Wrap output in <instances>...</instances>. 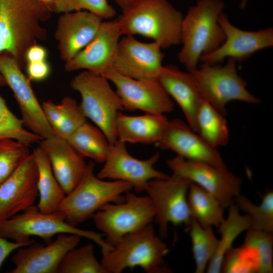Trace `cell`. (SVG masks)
I'll return each instance as SVG.
<instances>
[{
	"label": "cell",
	"instance_id": "cell-25",
	"mask_svg": "<svg viewBox=\"0 0 273 273\" xmlns=\"http://www.w3.org/2000/svg\"><path fill=\"white\" fill-rule=\"evenodd\" d=\"M32 154L38 172L39 200L37 207L43 213L55 212L66 194L53 173L48 157L39 146L33 149Z\"/></svg>",
	"mask_w": 273,
	"mask_h": 273
},
{
	"label": "cell",
	"instance_id": "cell-40",
	"mask_svg": "<svg viewBox=\"0 0 273 273\" xmlns=\"http://www.w3.org/2000/svg\"><path fill=\"white\" fill-rule=\"evenodd\" d=\"M30 242H10L0 235V268L7 257L14 250L24 247L33 243Z\"/></svg>",
	"mask_w": 273,
	"mask_h": 273
},
{
	"label": "cell",
	"instance_id": "cell-37",
	"mask_svg": "<svg viewBox=\"0 0 273 273\" xmlns=\"http://www.w3.org/2000/svg\"><path fill=\"white\" fill-rule=\"evenodd\" d=\"M63 112L61 120L54 130L55 136L67 140L79 126L87 121L80 105L73 98L67 97L61 102Z\"/></svg>",
	"mask_w": 273,
	"mask_h": 273
},
{
	"label": "cell",
	"instance_id": "cell-29",
	"mask_svg": "<svg viewBox=\"0 0 273 273\" xmlns=\"http://www.w3.org/2000/svg\"><path fill=\"white\" fill-rule=\"evenodd\" d=\"M225 117L203 100L197 115L198 133L209 145L216 149L226 146L229 141Z\"/></svg>",
	"mask_w": 273,
	"mask_h": 273
},
{
	"label": "cell",
	"instance_id": "cell-19",
	"mask_svg": "<svg viewBox=\"0 0 273 273\" xmlns=\"http://www.w3.org/2000/svg\"><path fill=\"white\" fill-rule=\"evenodd\" d=\"M78 235L60 234L47 245L38 243L18 249L12 257L15 267L10 273H56L65 254L78 246Z\"/></svg>",
	"mask_w": 273,
	"mask_h": 273
},
{
	"label": "cell",
	"instance_id": "cell-1",
	"mask_svg": "<svg viewBox=\"0 0 273 273\" xmlns=\"http://www.w3.org/2000/svg\"><path fill=\"white\" fill-rule=\"evenodd\" d=\"M51 13L40 0H0V53H8L24 68L27 50L47 38L42 23ZM6 85L0 73V86Z\"/></svg>",
	"mask_w": 273,
	"mask_h": 273
},
{
	"label": "cell",
	"instance_id": "cell-15",
	"mask_svg": "<svg viewBox=\"0 0 273 273\" xmlns=\"http://www.w3.org/2000/svg\"><path fill=\"white\" fill-rule=\"evenodd\" d=\"M161 50L154 41L142 42L133 35H125L119 40L112 69L135 79H157L164 67Z\"/></svg>",
	"mask_w": 273,
	"mask_h": 273
},
{
	"label": "cell",
	"instance_id": "cell-2",
	"mask_svg": "<svg viewBox=\"0 0 273 273\" xmlns=\"http://www.w3.org/2000/svg\"><path fill=\"white\" fill-rule=\"evenodd\" d=\"M224 6L222 0H198L184 16L180 37L183 46L177 58L188 71L197 68L202 56L213 52L224 41L218 18Z\"/></svg>",
	"mask_w": 273,
	"mask_h": 273
},
{
	"label": "cell",
	"instance_id": "cell-16",
	"mask_svg": "<svg viewBox=\"0 0 273 273\" xmlns=\"http://www.w3.org/2000/svg\"><path fill=\"white\" fill-rule=\"evenodd\" d=\"M218 21L224 33V40L215 51L202 56L201 63L220 64L225 59L241 62L254 53L273 46V29L270 27L256 31L241 29L230 22L223 12Z\"/></svg>",
	"mask_w": 273,
	"mask_h": 273
},
{
	"label": "cell",
	"instance_id": "cell-23",
	"mask_svg": "<svg viewBox=\"0 0 273 273\" xmlns=\"http://www.w3.org/2000/svg\"><path fill=\"white\" fill-rule=\"evenodd\" d=\"M157 80L179 105L188 125L198 133L197 115L203 99L190 72L174 65L164 66Z\"/></svg>",
	"mask_w": 273,
	"mask_h": 273
},
{
	"label": "cell",
	"instance_id": "cell-3",
	"mask_svg": "<svg viewBox=\"0 0 273 273\" xmlns=\"http://www.w3.org/2000/svg\"><path fill=\"white\" fill-rule=\"evenodd\" d=\"M183 17L168 0H137L117 20L122 35H142L165 49L180 43Z\"/></svg>",
	"mask_w": 273,
	"mask_h": 273
},
{
	"label": "cell",
	"instance_id": "cell-12",
	"mask_svg": "<svg viewBox=\"0 0 273 273\" xmlns=\"http://www.w3.org/2000/svg\"><path fill=\"white\" fill-rule=\"evenodd\" d=\"M114 84L123 109L164 114L174 109L172 99L157 79L139 80L122 75L111 69L103 75Z\"/></svg>",
	"mask_w": 273,
	"mask_h": 273
},
{
	"label": "cell",
	"instance_id": "cell-36",
	"mask_svg": "<svg viewBox=\"0 0 273 273\" xmlns=\"http://www.w3.org/2000/svg\"><path fill=\"white\" fill-rule=\"evenodd\" d=\"M49 7L52 12L62 14L86 11L102 19H111L116 15L108 0H54Z\"/></svg>",
	"mask_w": 273,
	"mask_h": 273
},
{
	"label": "cell",
	"instance_id": "cell-9",
	"mask_svg": "<svg viewBox=\"0 0 273 273\" xmlns=\"http://www.w3.org/2000/svg\"><path fill=\"white\" fill-rule=\"evenodd\" d=\"M155 215L154 207L148 196L128 191L122 201L104 205L92 217L106 242L113 247L125 236L152 223Z\"/></svg>",
	"mask_w": 273,
	"mask_h": 273
},
{
	"label": "cell",
	"instance_id": "cell-18",
	"mask_svg": "<svg viewBox=\"0 0 273 273\" xmlns=\"http://www.w3.org/2000/svg\"><path fill=\"white\" fill-rule=\"evenodd\" d=\"M121 35L117 19L103 21L91 41L65 62V69L68 72L83 69L103 75L112 69Z\"/></svg>",
	"mask_w": 273,
	"mask_h": 273
},
{
	"label": "cell",
	"instance_id": "cell-35",
	"mask_svg": "<svg viewBox=\"0 0 273 273\" xmlns=\"http://www.w3.org/2000/svg\"><path fill=\"white\" fill-rule=\"evenodd\" d=\"M29 147L14 140H0V184L30 155Z\"/></svg>",
	"mask_w": 273,
	"mask_h": 273
},
{
	"label": "cell",
	"instance_id": "cell-10",
	"mask_svg": "<svg viewBox=\"0 0 273 273\" xmlns=\"http://www.w3.org/2000/svg\"><path fill=\"white\" fill-rule=\"evenodd\" d=\"M191 184L188 179L173 173L167 178L154 179L148 182L145 192L154 207V220L162 239L168 235L169 223L184 225L188 231L193 218L188 202Z\"/></svg>",
	"mask_w": 273,
	"mask_h": 273
},
{
	"label": "cell",
	"instance_id": "cell-42",
	"mask_svg": "<svg viewBox=\"0 0 273 273\" xmlns=\"http://www.w3.org/2000/svg\"><path fill=\"white\" fill-rule=\"evenodd\" d=\"M122 10L125 11L137 0H113Z\"/></svg>",
	"mask_w": 273,
	"mask_h": 273
},
{
	"label": "cell",
	"instance_id": "cell-22",
	"mask_svg": "<svg viewBox=\"0 0 273 273\" xmlns=\"http://www.w3.org/2000/svg\"><path fill=\"white\" fill-rule=\"evenodd\" d=\"M39 143L57 180L65 194L69 193L84 174L87 166L84 157L67 140L56 136L42 139Z\"/></svg>",
	"mask_w": 273,
	"mask_h": 273
},
{
	"label": "cell",
	"instance_id": "cell-4",
	"mask_svg": "<svg viewBox=\"0 0 273 273\" xmlns=\"http://www.w3.org/2000/svg\"><path fill=\"white\" fill-rule=\"evenodd\" d=\"M169 249L150 223L123 237L108 253L101 263L107 273H121L126 268L140 267L147 273H168L165 263Z\"/></svg>",
	"mask_w": 273,
	"mask_h": 273
},
{
	"label": "cell",
	"instance_id": "cell-6",
	"mask_svg": "<svg viewBox=\"0 0 273 273\" xmlns=\"http://www.w3.org/2000/svg\"><path fill=\"white\" fill-rule=\"evenodd\" d=\"M60 234L76 235L91 240L101 248L102 254L113 248L104 239L103 234L73 226L58 211L43 213L33 205L21 213L0 220V235L15 242H30L32 241L30 237L37 236L49 244L55 235Z\"/></svg>",
	"mask_w": 273,
	"mask_h": 273
},
{
	"label": "cell",
	"instance_id": "cell-26",
	"mask_svg": "<svg viewBox=\"0 0 273 273\" xmlns=\"http://www.w3.org/2000/svg\"><path fill=\"white\" fill-rule=\"evenodd\" d=\"M228 208L229 211L226 219L224 218L218 227L221 238L218 239L216 251L207 266L208 273L221 272L224 257L232 248L234 241L240 234L250 228L249 217L247 214L241 215L234 201Z\"/></svg>",
	"mask_w": 273,
	"mask_h": 273
},
{
	"label": "cell",
	"instance_id": "cell-5",
	"mask_svg": "<svg viewBox=\"0 0 273 273\" xmlns=\"http://www.w3.org/2000/svg\"><path fill=\"white\" fill-rule=\"evenodd\" d=\"M94 163L90 161L77 186L66 195L57 211L61 212L70 224L77 226L85 221L103 206L118 203L124 199L126 192L133 189L127 182L106 181L96 175Z\"/></svg>",
	"mask_w": 273,
	"mask_h": 273
},
{
	"label": "cell",
	"instance_id": "cell-24",
	"mask_svg": "<svg viewBox=\"0 0 273 273\" xmlns=\"http://www.w3.org/2000/svg\"><path fill=\"white\" fill-rule=\"evenodd\" d=\"M169 121L164 114L130 116L120 111L115 123L117 140L125 143L158 144Z\"/></svg>",
	"mask_w": 273,
	"mask_h": 273
},
{
	"label": "cell",
	"instance_id": "cell-44",
	"mask_svg": "<svg viewBox=\"0 0 273 273\" xmlns=\"http://www.w3.org/2000/svg\"><path fill=\"white\" fill-rule=\"evenodd\" d=\"M43 4L48 5L49 7L52 4L54 0H40Z\"/></svg>",
	"mask_w": 273,
	"mask_h": 273
},
{
	"label": "cell",
	"instance_id": "cell-20",
	"mask_svg": "<svg viewBox=\"0 0 273 273\" xmlns=\"http://www.w3.org/2000/svg\"><path fill=\"white\" fill-rule=\"evenodd\" d=\"M158 144L162 149L169 150L184 159L228 169L217 149L209 145L188 124L179 119L169 121Z\"/></svg>",
	"mask_w": 273,
	"mask_h": 273
},
{
	"label": "cell",
	"instance_id": "cell-30",
	"mask_svg": "<svg viewBox=\"0 0 273 273\" xmlns=\"http://www.w3.org/2000/svg\"><path fill=\"white\" fill-rule=\"evenodd\" d=\"M188 231L196 265L195 272L203 273L216 251L218 239L213 233L212 227H203L194 218Z\"/></svg>",
	"mask_w": 273,
	"mask_h": 273
},
{
	"label": "cell",
	"instance_id": "cell-21",
	"mask_svg": "<svg viewBox=\"0 0 273 273\" xmlns=\"http://www.w3.org/2000/svg\"><path fill=\"white\" fill-rule=\"evenodd\" d=\"M103 19L86 11L62 14L55 33L60 56L67 62L86 46L97 33Z\"/></svg>",
	"mask_w": 273,
	"mask_h": 273
},
{
	"label": "cell",
	"instance_id": "cell-38",
	"mask_svg": "<svg viewBox=\"0 0 273 273\" xmlns=\"http://www.w3.org/2000/svg\"><path fill=\"white\" fill-rule=\"evenodd\" d=\"M225 273H257L256 259L244 245L232 248L225 254L221 267Z\"/></svg>",
	"mask_w": 273,
	"mask_h": 273
},
{
	"label": "cell",
	"instance_id": "cell-14",
	"mask_svg": "<svg viewBox=\"0 0 273 273\" xmlns=\"http://www.w3.org/2000/svg\"><path fill=\"white\" fill-rule=\"evenodd\" d=\"M159 157V153H156L147 159H137L128 153L126 143L117 140L110 144L104 165L97 175L103 179L128 183L136 192H145L150 180L169 176L154 167Z\"/></svg>",
	"mask_w": 273,
	"mask_h": 273
},
{
	"label": "cell",
	"instance_id": "cell-27",
	"mask_svg": "<svg viewBox=\"0 0 273 273\" xmlns=\"http://www.w3.org/2000/svg\"><path fill=\"white\" fill-rule=\"evenodd\" d=\"M188 202L192 217L203 227L218 228L224 219V208L218 200L193 183L189 189Z\"/></svg>",
	"mask_w": 273,
	"mask_h": 273
},
{
	"label": "cell",
	"instance_id": "cell-39",
	"mask_svg": "<svg viewBox=\"0 0 273 273\" xmlns=\"http://www.w3.org/2000/svg\"><path fill=\"white\" fill-rule=\"evenodd\" d=\"M25 66L26 76L30 81H43L49 76L51 71V66L47 60L27 63Z\"/></svg>",
	"mask_w": 273,
	"mask_h": 273
},
{
	"label": "cell",
	"instance_id": "cell-32",
	"mask_svg": "<svg viewBox=\"0 0 273 273\" xmlns=\"http://www.w3.org/2000/svg\"><path fill=\"white\" fill-rule=\"evenodd\" d=\"M59 273H107L101 262L96 258L91 244L69 251L58 267Z\"/></svg>",
	"mask_w": 273,
	"mask_h": 273
},
{
	"label": "cell",
	"instance_id": "cell-7",
	"mask_svg": "<svg viewBox=\"0 0 273 273\" xmlns=\"http://www.w3.org/2000/svg\"><path fill=\"white\" fill-rule=\"evenodd\" d=\"M237 63L232 59H227L223 65L202 63L200 67L189 71L203 99L225 116L230 102L252 104L260 102L247 90V82L238 73Z\"/></svg>",
	"mask_w": 273,
	"mask_h": 273
},
{
	"label": "cell",
	"instance_id": "cell-17",
	"mask_svg": "<svg viewBox=\"0 0 273 273\" xmlns=\"http://www.w3.org/2000/svg\"><path fill=\"white\" fill-rule=\"evenodd\" d=\"M38 172L31 153L0 184V220L7 219L33 206L38 196Z\"/></svg>",
	"mask_w": 273,
	"mask_h": 273
},
{
	"label": "cell",
	"instance_id": "cell-31",
	"mask_svg": "<svg viewBox=\"0 0 273 273\" xmlns=\"http://www.w3.org/2000/svg\"><path fill=\"white\" fill-rule=\"evenodd\" d=\"M234 202L239 209L246 213L250 219L251 229L267 233L273 232V191L266 192L259 205L254 204L248 198L240 194Z\"/></svg>",
	"mask_w": 273,
	"mask_h": 273
},
{
	"label": "cell",
	"instance_id": "cell-11",
	"mask_svg": "<svg viewBox=\"0 0 273 273\" xmlns=\"http://www.w3.org/2000/svg\"><path fill=\"white\" fill-rule=\"evenodd\" d=\"M172 173L194 183L214 195L224 208H228L241 193V178L229 171L207 163L176 156L167 161Z\"/></svg>",
	"mask_w": 273,
	"mask_h": 273
},
{
	"label": "cell",
	"instance_id": "cell-41",
	"mask_svg": "<svg viewBox=\"0 0 273 273\" xmlns=\"http://www.w3.org/2000/svg\"><path fill=\"white\" fill-rule=\"evenodd\" d=\"M48 56L47 49L42 46L35 44L30 46L25 54L26 63L46 61Z\"/></svg>",
	"mask_w": 273,
	"mask_h": 273
},
{
	"label": "cell",
	"instance_id": "cell-8",
	"mask_svg": "<svg viewBox=\"0 0 273 273\" xmlns=\"http://www.w3.org/2000/svg\"><path fill=\"white\" fill-rule=\"evenodd\" d=\"M70 86L80 95V108L111 143L117 141L115 123L119 112L123 110L120 99L104 76L82 71L71 81Z\"/></svg>",
	"mask_w": 273,
	"mask_h": 273
},
{
	"label": "cell",
	"instance_id": "cell-43",
	"mask_svg": "<svg viewBox=\"0 0 273 273\" xmlns=\"http://www.w3.org/2000/svg\"><path fill=\"white\" fill-rule=\"evenodd\" d=\"M248 0H241L239 4V8L241 10L244 9L247 4Z\"/></svg>",
	"mask_w": 273,
	"mask_h": 273
},
{
	"label": "cell",
	"instance_id": "cell-34",
	"mask_svg": "<svg viewBox=\"0 0 273 273\" xmlns=\"http://www.w3.org/2000/svg\"><path fill=\"white\" fill-rule=\"evenodd\" d=\"M12 139L28 146L39 142L42 139L25 128L22 119L18 118L9 109L0 95V140Z\"/></svg>",
	"mask_w": 273,
	"mask_h": 273
},
{
	"label": "cell",
	"instance_id": "cell-33",
	"mask_svg": "<svg viewBox=\"0 0 273 273\" xmlns=\"http://www.w3.org/2000/svg\"><path fill=\"white\" fill-rule=\"evenodd\" d=\"M243 244L251 251L256 259L257 273L273 272L272 233L249 229Z\"/></svg>",
	"mask_w": 273,
	"mask_h": 273
},
{
	"label": "cell",
	"instance_id": "cell-13",
	"mask_svg": "<svg viewBox=\"0 0 273 273\" xmlns=\"http://www.w3.org/2000/svg\"><path fill=\"white\" fill-rule=\"evenodd\" d=\"M0 73L14 94L25 126L42 139L55 136L30 81L22 72L17 61L4 52L0 53Z\"/></svg>",
	"mask_w": 273,
	"mask_h": 273
},
{
	"label": "cell",
	"instance_id": "cell-28",
	"mask_svg": "<svg viewBox=\"0 0 273 273\" xmlns=\"http://www.w3.org/2000/svg\"><path fill=\"white\" fill-rule=\"evenodd\" d=\"M83 157L99 163L105 161L110 143L103 132L87 121L79 126L67 140Z\"/></svg>",
	"mask_w": 273,
	"mask_h": 273
}]
</instances>
